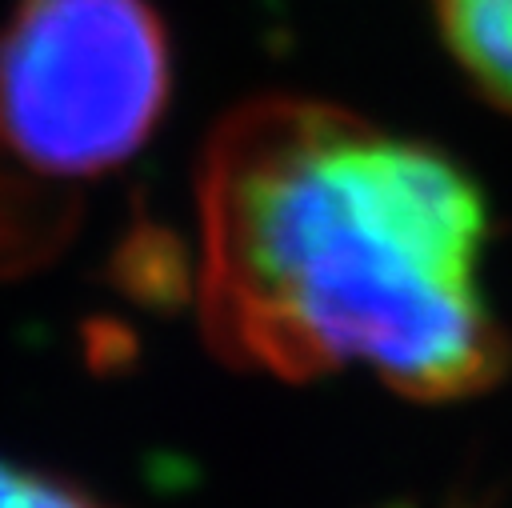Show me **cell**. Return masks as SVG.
Listing matches in <instances>:
<instances>
[{
    "mask_svg": "<svg viewBox=\"0 0 512 508\" xmlns=\"http://www.w3.org/2000/svg\"><path fill=\"white\" fill-rule=\"evenodd\" d=\"M484 244L488 204L448 152L328 100L256 96L200 152L192 296L236 368L476 396L512 360Z\"/></svg>",
    "mask_w": 512,
    "mask_h": 508,
    "instance_id": "cell-1",
    "label": "cell"
},
{
    "mask_svg": "<svg viewBox=\"0 0 512 508\" xmlns=\"http://www.w3.org/2000/svg\"><path fill=\"white\" fill-rule=\"evenodd\" d=\"M76 200L28 172L0 168V280L48 264L72 236Z\"/></svg>",
    "mask_w": 512,
    "mask_h": 508,
    "instance_id": "cell-4",
    "label": "cell"
},
{
    "mask_svg": "<svg viewBox=\"0 0 512 508\" xmlns=\"http://www.w3.org/2000/svg\"><path fill=\"white\" fill-rule=\"evenodd\" d=\"M0 508H108L76 484L48 476L40 468H24L0 460Z\"/></svg>",
    "mask_w": 512,
    "mask_h": 508,
    "instance_id": "cell-5",
    "label": "cell"
},
{
    "mask_svg": "<svg viewBox=\"0 0 512 508\" xmlns=\"http://www.w3.org/2000/svg\"><path fill=\"white\" fill-rule=\"evenodd\" d=\"M168 88V32L148 0H16L0 24V148L28 176L120 168Z\"/></svg>",
    "mask_w": 512,
    "mask_h": 508,
    "instance_id": "cell-2",
    "label": "cell"
},
{
    "mask_svg": "<svg viewBox=\"0 0 512 508\" xmlns=\"http://www.w3.org/2000/svg\"><path fill=\"white\" fill-rule=\"evenodd\" d=\"M428 12L468 84L512 116V0H428Z\"/></svg>",
    "mask_w": 512,
    "mask_h": 508,
    "instance_id": "cell-3",
    "label": "cell"
}]
</instances>
